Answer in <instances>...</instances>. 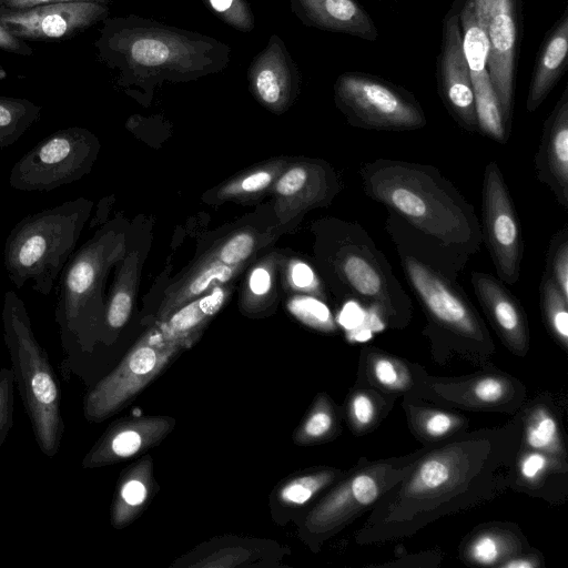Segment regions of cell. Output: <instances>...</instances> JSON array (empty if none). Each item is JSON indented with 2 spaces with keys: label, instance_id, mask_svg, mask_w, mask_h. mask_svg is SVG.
<instances>
[{
  "label": "cell",
  "instance_id": "1",
  "mask_svg": "<svg viewBox=\"0 0 568 568\" xmlns=\"http://www.w3.org/2000/svg\"><path fill=\"white\" fill-rule=\"evenodd\" d=\"M520 438L521 408L507 424L465 429L426 445L409 473L367 513L355 542L400 540L496 499L510 487Z\"/></svg>",
  "mask_w": 568,
  "mask_h": 568
},
{
  "label": "cell",
  "instance_id": "2",
  "mask_svg": "<svg viewBox=\"0 0 568 568\" xmlns=\"http://www.w3.org/2000/svg\"><path fill=\"white\" fill-rule=\"evenodd\" d=\"M94 47L118 84L145 101L162 83L220 73L231 59L229 44L213 37L136 14L105 18Z\"/></svg>",
  "mask_w": 568,
  "mask_h": 568
},
{
  "label": "cell",
  "instance_id": "3",
  "mask_svg": "<svg viewBox=\"0 0 568 568\" xmlns=\"http://www.w3.org/2000/svg\"><path fill=\"white\" fill-rule=\"evenodd\" d=\"M364 193L444 251L469 262L483 244L479 219L462 192L429 164L376 159L363 163Z\"/></svg>",
  "mask_w": 568,
  "mask_h": 568
},
{
  "label": "cell",
  "instance_id": "4",
  "mask_svg": "<svg viewBox=\"0 0 568 568\" xmlns=\"http://www.w3.org/2000/svg\"><path fill=\"white\" fill-rule=\"evenodd\" d=\"M385 229L392 237L406 280L419 301L432 343L444 341L469 358L487 359L495 351L489 331L457 277L467 262L422 236L388 212Z\"/></svg>",
  "mask_w": 568,
  "mask_h": 568
},
{
  "label": "cell",
  "instance_id": "5",
  "mask_svg": "<svg viewBox=\"0 0 568 568\" xmlns=\"http://www.w3.org/2000/svg\"><path fill=\"white\" fill-rule=\"evenodd\" d=\"M92 209L84 197L28 214L10 231L3 248L6 272L17 288L49 295L75 250Z\"/></svg>",
  "mask_w": 568,
  "mask_h": 568
},
{
  "label": "cell",
  "instance_id": "6",
  "mask_svg": "<svg viewBox=\"0 0 568 568\" xmlns=\"http://www.w3.org/2000/svg\"><path fill=\"white\" fill-rule=\"evenodd\" d=\"M1 320L14 382L34 437L41 452L53 457L64 430L61 393L49 357L33 333L27 306L14 291L4 293Z\"/></svg>",
  "mask_w": 568,
  "mask_h": 568
},
{
  "label": "cell",
  "instance_id": "7",
  "mask_svg": "<svg viewBox=\"0 0 568 568\" xmlns=\"http://www.w3.org/2000/svg\"><path fill=\"white\" fill-rule=\"evenodd\" d=\"M329 264L345 297L366 307L386 326L404 328L408 325L412 300L389 261L361 224L338 226Z\"/></svg>",
  "mask_w": 568,
  "mask_h": 568
},
{
  "label": "cell",
  "instance_id": "8",
  "mask_svg": "<svg viewBox=\"0 0 568 568\" xmlns=\"http://www.w3.org/2000/svg\"><path fill=\"white\" fill-rule=\"evenodd\" d=\"M120 251L119 233L112 227L101 230L73 252L61 271L55 321L67 346H92L104 318L102 284Z\"/></svg>",
  "mask_w": 568,
  "mask_h": 568
},
{
  "label": "cell",
  "instance_id": "9",
  "mask_svg": "<svg viewBox=\"0 0 568 568\" xmlns=\"http://www.w3.org/2000/svg\"><path fill=\"white\" fill-rule=\"evenodd\" d=\"M425 448L375 460L361 458L307 513L303 530L311 541L320 545L367 514L409 473Z\"/></svg>",
  "mask_w": 568,
  "mask_h": 568
},
{
  "label": "cell",
  "instance_id": "10",
  "mask_svg": "<svg viewBox=\"0 0 568 568\" xmlns=\"http://www.w3.org/2000/svg\"><path fill=\"white\" fill-rule=\"evenodd\" d=\"M189 346L168 338L160 329L150 332L87 394L85 418L100 423L120 412Z\"/></svg>",
  "mask_w": 568,
  "mask_h": 568
},
{
  "label": "cell",
  "instance_id": "11",
  "mask_svg": "<svg viewBox=\"0 0 568 568\" xmlns=\"http://www.w3.org/2000/svg\"><path fill=\"white\" fill-rule=\"evenodd\" d=\"M98 152V140L87 129H59L38 142L12 166L11 187L50 192L89 173Z\"/></svg>",
  "mask_w": 568,
  "mask_h": 568
},
{
  "label": "cell",
  "instance_id": "12",
  "mask_svg": "<svg viewBox=\"0 0 568 568\" xmlns=\"http://www.w3.org/2000/svg\"><path fill=\"white\" fill-rule=\"evenodd\" d=\"M404 396L448 409L516 414L525 405L526 387L497 369L460 377H436L424 372Z\"/></svg>",
  "mask_w": 568,
  "mask_h": 568
},
{
  "label": "cell",
  "instance_id": "13",
  "mask_svg": "<svg viewBox=\"0 0 568 568\" xmlns=\"http://www.w3.org/2000/svg\"><path fill=\"white\" fill-rule=\"evenodd\" d=\"M334 90L336 104L354 126L408 131L426 125L425 114L412 97L376 79L344 73Z\"/></svg>",
  "mask_w": 568,
  "mask_h": 568
},
{
  "label": "cell",
  "instance_id": "14",
  "mask_svg": "<svg viewBox=\"0 0 568 568\" xmlns=\"http://www.w3.org/2000/svg\"><path fill=\"white\" fill-rule=\"evenodd\" d=\"M480 229L498 278L508 285L517 283L524 256L521 229L507 183L495 161L484 169Z\"/></svg>",
  "mask_w": 568,
  "mask_h": 568
},
{
  "label": "cell",
  "instance_id": "15",
  "mask_svg": "<svg viewBox=\"0 0 568 568\" xmlns=\"http://www.w3.org/2000/svg\"><path fill=\"white\" fill-rule=\"evenodd\" d=\"M109 4L98 2H62L10 10L0 7V23L23 41H60L71 39L109 17Z\"/></svg>",
  "mask_w": 568,
  "mask_h": 568
},
{
  "label": "cell",
  "instance_id": "16",
  "mask_svg": "<svg viewBox=\"0 0 568 568\" xmlns=\"http://www.w3.org/2000/svg\"><path fill=\"white\" fill-rule=\"evenodd\" d=\"M489 44L488 72L501 115L510 130L516 22L513 0H471Z\"/></svg>",
  "mask_w": 568,
  "mask_h": 568
},
{
  "label": "cell",
  "instance_id": "17",
  "mask_svg": "<svg viewBox=\"0 0 568 568\" xmlns=\"http://www.w3.org/2000/svg\"><path fill=\"white\" fill-rule=\"evenodd\" d=\"M463 52L468 67L475 98L478 130L489 139L505 144L509 132L501 115L488 72L489 44L483 26L468 0L462 11Z\"/></svg>",
  "mask_w": 568,
  "mask_h": 568
},
{
  "label": "cell",
  "instance_id": "18",
  "mask_svg": "<svg viewBox=\"0 0 568 568\" xmlns=\"http://www.w3.org/2000/svg\"><path fill=\"white\" fill-rule=\"evenodd\" d=\"M170 416H145L113 423L87 453L82 468L103 467L146 453L174 428Z\"/></svg>",
  "mask_w": 568,
  "mask_h": 568
},
{
  "label": "cell",
  "instance_id": "19",
  "mask_svg": "<svg viewBox=\"0 0 568 568\" xmlns=\"http://www.w3.org/2000/svg\"><path fill=\"white\" fill-rule=\"evenodd\" d=\"M250 91L265 108L284 111L300 88V72L284 41L272 34L247 69Z\"/></svg>",
  "mask_w": 568,
  "mask_h": 568
},
{
  "label": "cell",
  "instance_id": "20",
  "mask_svg": "<svg viewBox=\"0 0 568 568\" xmlns=\"http://www.w3.org/2000/svg\"><path fill=\"white\" fill-rule=\"evenodd\" d=\"M470 282L486 317L504 346L514 355L525 356L529 351L530 332L519 300L504 282L491 274L473 272Z\"/></svg>",
  "mask_w": 568,
  "mask_h": 568
},
{
  "label": "cell",
  "instance_id": "21",
  "mask_svg": "<svg viewBox=\"0 0 568 568\" xmlns=\"http://www.w3.org/2000/svg\"><path fill=\"white\" fill-rule=\"evenodd\" d=\"M442 94L458 124L469 132H479L473 87L463 52L458 16H452L445 27L440 60Z\"/></svg>",
  "mask_w": 568,
  "mask_h": 568
},
{
  "label": "cell",
  "instance_id": "22",
  "mask_svg": "<svg viewBox=\"0 0 568 568\" xmlns=\"http://www.w3.org/2000/svg\"><path fill=\"white\" fill-rule=\"evenodd\" d=\"M534 166L537 179L554 193L558 204L568 210V97L566 92L544 124Z\"/></svg>",
  "mask_w": 568,
  "mask_h": 568
},
{
  "label": "cell",
  "instance_id": "23",
  "mask_svg": "<svg viewBox=\"0 0 568 568\" xmlns=\"http://www.w3.org/2000/svg\"><path fill=\"white\" fill-rule=\"evenodd\" d=\"M531 547L513 523H486L475 527L460 542L459 557L468 566L497 567Z\"/></svg>",
  "mask_w": 568,
  "mask_h": 568
},
{
  "label": "cell",
  "instance_id": "24",
  "mask_svg": "<svg viewBox=\"0 0 568 568\" xmlns=\"http://www.w3.org/2000/svg\"><path fill=\"white\" fill-rule=\"evenodd\" d=\"M425 369L376 347L361 351L356 386L371 387L396 398L416 386Z\"/></svg>",
  "mask_w": 568,
  "mask_h": 568
},
{
  "label": "cell",
  "instance_id": "25",
  "mask_svg": "<svg viewBox=\"0 0 568 568\" xmlns=\"http://www.w3.org/2000/svg\"><path fill=\"white\" fill-rule=\"evenodd\" d=\"M291 11L305 26L374 39L376 31L355 0H288Z\"/></svg>",
  "mask_w": 568,
  "mask_h": 568
},
{
  "label": "cell",
  "instance_id": "26",
  "mask_svg": "<svg viewBox=\"0 0 568 568\" xmlns=\"http://www.w3.org/2000/svg\"><path fill=\"white\" fill-rule=\"evenodd\" d=\"M519 447L568 460L560 416L550 399L536 398L521 407Z\"/></svg>",
  "mask_w": 568,
  "mask_h": 568
},
{
  "label": "cell",
  "instance_id": "27",
  "mask_svg": "<svg viewBox=\"0 0 568 568\" xmlns=\"http://www.w3.org/2000/svg\"><path fill=\"white\" fill-rule=\"evenodd\" d=\"M153 489V463L150 456H144L119 478L111 506L113 527L121 529L134 521L146 507Z\"/></svg>",
  "mask_w": 568,
  "mask_h": 568
},
{
  "label": "cell",
  "instance_id": "28",
  "mask_svg": "<svg viewBox=\"0 0 568 568\" xmlns=\"http://www.w3.org/2000/svg\"><path fill=\"white\" fill-rule=\"evenodd\" d=\"M408 427L423 445L435 444L468 428V419L452 409L403 396Z\"/></svg>",
  "mask_w": 568,
  "mask_h": 568
},
{
  "label": "cell",
  "instance_id": "29",
  "mask_svg": "<svg viewBox=\"0 0 568 568\" xmlns=\"http://www.w3.org/2000/svg\"><path fill=\"white\" fill-rule=\"evenodd\" d=\"M568 52V19L564 17L546 41L540 53L527 98V110L535 111L545 100L562 67Z\"/></svg>",
  "mask_w": 568,
  "mask_h": 568
},
{
  "label": "cell",
  "instance_id": "30",
  "mask_svg": "<svg viewBox=\"0 0 568 568\" xmlns=\"http://www.w3.org/2000/svg\"><path fill=\"white\" fill-rule=\"evenodd\" d=\"M567 474L568 460L519 447L509 489L540 497L551 479Z\"/></svg>",
  "mask_w": 568,
  "mask_h": 568
},
{
  "label": "cell",
  "instance_id": "31",
  "mask_svg": "<svg viewBox=\"0 0 568 568\" xmlns=\"http://www.w3.org/2000/svg\"><path fill=\"white\" fill-rule=\"evenodd\" d=\"M225 300V292L214 286L210 294L191 301L161 322V333L171 339L185 342L191 346L200 329L215 315Z\"/></svg>",
  "mask_w": 568,
  "mask_h": 568
},
{
  "label": "cell",
  "instance_id": "32",
  "mask_svg": "<svg viewBox=\"0 0 568 568\" xmlns=\"http://www.w3.org/2000/svg\"><path fill=\"white\" fill-rule=\"evenodd\" d=\"M393 400V397L374 388L356 386L349 393L344 407L351 430L361 436L374 429L392 409Z\"/></svg>",
  "mask_w": 568,
  "mask_h": 568
},
{
  "label": "cell",
  "instance_id": "33",
  "mask_svg": "<svg viewBox=\"0 0 568 568\" xmlns=\"http://www.w3.org/2000/svg\"><path fill=\"white\" fill-rule=\"evenodd\" d=\"M345 473L346 470L334 467H317L297 474L280 486L276 500L283 507H303L318 494L333 486Z\"/></svg>",
  "mask_w": 568,
  "mask_h": 568
},
{
  "label": "cell",
  "instance_id": "34",
  "mask_svg": "<svg viewBox=\"0 0 568 568\" xmlns=\"http://www.w3.org/2000/svg\"><path fill=\"white\" fill-rule=\"evenodd\" d=\"M339 413L326 393H320L308 413L294 432V442L300 446L329 442L341 432Z\"/></svg>",
  "mask_w": 568,
  "mask_h": 568
},
{
  "label": "cell",
  "instance_id": "35",
  "mask_svg": "<svg viewBox=\"0 0 568 568\" xmlns=\"http://www.w3.org/2000/svg\"><path fill=\"white\" fill-rule=\"evenodd\" d=\"M235 270L236 266H230L216 260L209 262L194 273L192 278L186 281L179 291L168 297L159 312V320L163 322L178 308L207 291L214 283L229 281Z\"/></svg>",
  "mask_w": 568,
  "mask_h": 568
},
{
  "label": "cell",
  "instance_id": "36",
  "mask_svg": "<svg viewBox=\"0 0 568 568\" xmlns=\"http://www.w3.org/2000/svg\"><path fill=\"white\" fill-rule=\"evenodd\" d=\"M540 308L545 325L565 351L568 349V298H566L552 277L544 272L539 284Z\"/></svg>",
  "mask_w": 568,
  "mask_h": 568
},
{
  "label": "cell",
  "instance_id": "37",
  "mask_svg": "<svg viewBox=\"0 0 568 568\" xmlns=\"http://www.w3.org/2000/svg\"><path fill=\"white\" fill-rule=\"evenodd\" d=\"M40 113L41 106L28 99L0 95V150L17 142Z\"/></svg>",
  "mask_w": 568,
  "mask_h": 568
},
{
  "label": "cell",
  "instance_id": "38",
  "mask_svg": "<svg viewBox=\"0 0 568 568\" xmlns=\"http://www.w3.org/2000/svg\"><path fill=\"white\" fill-rule=\"evenodd\" d=\"M126 267L118 275L115 285L104 307L103 324L110 331L121 329L132 312V293Z\"/></svg>",
  "mask_w": 568,
  "mask_h": 568
},
{
  "label": "cell",
  "instance_id": "39",
  "mask_svg": "<svg viewBox=\"0 0 568 568\" xmlns=\"http://www.w3.org/2000/svg\"><path fill=\"white\" fill-rule=\"evenodd\" d=\"M547 272L562 295L568 298V226L565 225L557 231L548 246L546 256V268Z\"/></svg>",
  "mask_w": 568,
  "mask_h": 568
},
{
  "label": "cell",
  "instance_id": "40",
  "mask_svg": "<svg viewBox=\"0 0 568 568\" xmlns=\"http://www.w3.org/2000/svg\"><path fill=\"white\" fill-rule=\"evenodd\" d=\"M290 312L305 325L331 333L336 329L335 322L328 307L312 296H296L288 303Z\"/></svg>",
  "mask_w": 568,
  "mask_h": 568
},
{
  "label": "cell",
  "instance_id": "41",
  "mask_svg": "<svg viewBox=\"0 0 568 568\" xmlns=\"http://www.w3.org/2000/svg\"><path fill=\"white\" fill-rule=\"evenodd\" d=\"M225 24L241 32L255 28L254 13L247 0H202Z\"/></svg>",
  "mask_w": 568,
  "mask_h": 568
},
{
  "label": "cell",
  "instance_id": "42",
  "mask_svg": "<svg viewBox=\"0 0 568 568\" xmlns=\"http://www.w3.org/2000/svg\"><path fill=\"white\" fill-rule=\"evenodd\" d=\"M254 245V236L242 232L229 239L214 254V258L226 265L236 266L251 255Z\"/></svg>",
  "mask_w": 568,
  "mask_h": 568
},
{
  "label": "cell",
  "instance_id": "43",
  "mask_svg": "<svg viewBox=\"0 0 568 568\" xmlns=\"http://www.w3.org/2000/svg\"><path fill=\"white\" fill-rule=\"evenodd\" d=\"M13 384L12 369L0 368V445L12 424Z\"/></svg>",
  "mask_w": 568,
  "mask_h": 568
},
{
  "label": "cell",
  "instance_id": "44",
  "mask_svg": "<svg viewBox=\"0 0 568 568\" xmlns=\"http://www.w3.org/2000/svg\"><path fill=\"white\" fill-rule=\"evenodd\" d=\"M544 566L541 552L536 549H528L521 554L510 557L499 568H540Z\"/></svg>",
  "mask_w": 568,
  "mask_h": 568
},
{
  "label": "cell",
  "instance_id": "45",
  "mask_svg": "<svg viewBox=\"0 0 568 568\" xmlns=\"http://www.w3.org/2000/svg\"><path fill=\"white\" fill-rule=\"evenodd\" d=\"M0 50L23 57L33 54V49L23 40L14 37L0 23Z\"/></svg>",
  "mask_w": 568,
  "mask_h": 568
},
{
  "label": "cell",
  "instance_id": "46",
  "mask_svg": "<svg viewBox=\"0 0 568 568\" xmlns=\"http://www.w3.org/2000/svg\"><path fill=\"white\" fill-rule=\"evenodd\" d=\"M74 1H83V2H98L110 4L112 0H0V7L10 10H23L30 9L33 7L53 4V3H62V2H74Z\"/></svg>",
  "mask_w": 568,
  "mask_h": 568
},
{
  "label": "cell",
  "instance_id": "47",
  "mask_svg": "<svg viewBox=\"0 0 568 568\" xmlns=\"http://www.w3.org/2000/svg\"><path fill=\"white\" fill-rule=\"evenodd\" d=\"M291 281L298 288H312L315 285L313 270L303 262H295L291 266Z\"/></svg>",
  "mask_w": 568,
  "mask_h": 568
},
{
  "label": "cell",
  "instance_id": "48",
  "mask_svg": "<svg viewBox=\"0 0 568 568\" xmlns=\"http://www.w3.org/2000/svg\"><path fill=\"white\" fill-rule=\"evenodd\" d=\"M273 175L268 171H256L240 181L242 192H257L265 189L272 182Z\"/></svg>",
  "mask_w": 568,
  "mask_h": 568
},
{
  "label": "cell",
  "instance_id": "49",
  "mask_svg": "<svg viewBox=\"0 0 568 568\" xmlns=\"http://www.w3.org/2000/svg\"><path fill=\"white\" fill-rule=\"evenodd\" d=\"M271 275L265 267L254 268L250 275L248 285L251 292L256 296H263L271 288Z\"/></svg>",
  "mask_w": 568,
  "mask_h": 568
},
{
  "label": "cell",
  "instance_id": "50",
  "mask_svg": "<svg viewBox=\"0 0 568 568\" xmlns=\"http://www.w3.org/2000/svg\"><path fill=\"white\" fill-rule=\"evenodd\" d=\"M8 72L7 70L0 64V81L7 79Z\"/></svg>",
  "mask_w": 568,
  "mask_h": 568
}]
</instances>
